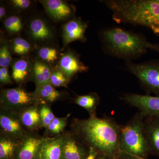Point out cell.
Wrapping results in <instances>:
<instances>
[{
    "instance_id": "obj_1",
    "label": "cell",
    "mask_w": 159,
    "mask_h": 159,
    "mask_svg": "<svg viewBox=\"0 0 159 159\" xmlns=\"http://www.w3.org/2000/svg\"><path fill=\"white\" fill-rule=\"evenodd\" d=\"M71 131L87 147L90 153L107 159L119 157L120 126L109 117H90L74 119L71 122Z\"/></svg>"
},
{
    "instance_id": "obj_2",
    "label": "cell",
    "mask_w": 159,
    "mask_h": 159,
    "mask_svg": "<svg viewBox=\"0 0 159 159\" xmlns=\"http://www.w3.org/2000/svg\"><path fill=\"white\" fill-rule=\"evenodd\" d=\"M99 38L106 54L125 62L142 57L149 50V42L143 34L119 27L103 29Z\"/></svg>"
},
{
    "instance_id": "obj_3",
    "label": "cell",
    "mask_w": 159,
    "mask_h": 159,
    "mask_svg": "<svg viewBox=\"0 0 159 159\" xmlns=\"http://www.w3.org/2000/svg\"><path fill=\"white\" fill-rule=\"evenodd\" d=\"M114 13L118 24L144 26L159 34V0H117Z\"/></svg>"
},
{
    "instance_id": "obj_4",
    "label": "cell",
    "mask_w": 159,
    "mask_h": 159,
    "mask_svg": "<svg viewBox=\"0 0 159 159\" xmlns=\"http://www.w3.org/2000/svg\"><path fill=\"white\" fill-rule=\"evenodd\" d=\"M144 118L137 113L126 125L120 126L119 157L145 159L150 154L144 132Z\"/></svg>"
},
{
    "instance_id": "obj_5",
    "label": "cell",
    "mask_w": 159,
    "mask_h": 159,
    "mask_svg": "<svg viewBox=\"0 0 159 159\" xmlns=\"http://www.w3.org/2000/svg\"><path fill=\"white\" fill-rule=\"evenodd\" d=\"M43 104L34 92L26 90L22 86L1 89V108L19 113L24 109Z\"/></svg>"
},
{
    "instance_id": "obj_6",
    "label": "cell",
    "mask_w": 159,
    "mask_h": 159,
    "mask_svg": "<svg viewBox=\"0 0 159 159\" xmlns=\"http://www.w3.org/2000/svg\"><path fill=\"white\" fill-rule=\"evenodd\" d=\"M28 39L35 48L54 43L57 32L54 26L43 16H33L25 22V26Z\"/></svg>"
},
{
    "instance_id": "obj_7",
    "label": "cell",
    "mask_w": 159,
    "mask_h": 159,
    "mask_svg": "<svg viewBox=\"0 0 159 159\" xmlns=\"http://www.w3.org/2000/svg\"><path fill=\"white\" fill-rule=\"evenodd\" d=\"M125 66L127 70L139 79L146 92L159 96V60L139 64L126 61Z\"/></svg>"
},
{
    "instance_id": "obj_8",
    "label": "cell",
    "mask_w": 159,
    "mask_h": 159,
    "mask_svg": "<svg viewBox=\"0 0 159 159\" xmlns=\"http://www.w3.org/2000/svg\"><path fill=\"white\" fill-rule=\"evenodd\" d=\"M121 99L129 105L139 109L140 113L145 118L159 117V96L126 93Z\"/></svg>"
},
{
    "instance_id": "obj_9",
    "label": "cell",
    "mask_w": 159,
    "mask_h": 159,
    "mask_svg": "<svg viewBox=\"0 0 159 159\" xmlns=\"http://www.w3.org/2000/svg\"><path fill=\"white\" fill-rule=\"evenodd\" d=\"M46 14L55 23L66 22L75 16L76 8L74 5L62 0H41Z\"/></svg>"
},
{
    "instance_id": "obj_10",
    "label": "cell",
    "mask_w": 159,
    "mask_h": 159,
    "mask_svg": "<svg viewBox=\"0 0 159 159\" xmlns=\"http://www.w3.org/2000/svg\"><path fill=\"white\" fill-rule=\"evenodd\" d=\"M87 23L80 17L75 16L63 25L61 30L62 38V51L65 50L69 44L74 41L84 43L87 41L86 32L88 29Z\"/></svg>"
},
{
    "instance_id": "obj_11",
    "label": "cell",
    "mask_w": 159,
    "mask_h": 159,
    "mask_svg": "<svg viewBox=\"0 0 159 159\" xmlns=\"http://www.w3.org/2000/svg\"><path fill=\"white\" fill-rule=\"evenodd\" d=\"M1 133L22 140L29 132L23 126L18 114L11 111L0 109Z\"/></svg>"
},
{
    "instance_id": "obj_12",
    "label": "cell",
    "mask_w": 159,
    "mask_h": 159,
    "mask_svg": "<svg viewBox=\"0 0 159 159\" xmlns=\"http://www.w3.org/2000/svg\"><path fill=\"white\" fill-rule=\"evenodd\" d=\"M57 67L70 81L76 74L89 70V67L80 60L79 54L70 49L63 52Z\"/></svg>"
},
{
    "instance_id": "obj_13",
    "label": "cell",
    "mask_w": 159,
    "mask_h": 159,
    "mask_svg": "<svg viewBox=\"0 0 159 159\" xmlns=\"http://www.w3.org/2000/svg\"><path fill=\"white\" fill-rule=\"evenodd\" d=\"M63 136V159H87L89 150L72 131H65Z\"/></svg>"
},
{
    "instance_id": "obj_14",
    "label": "cell",
    "mask_w": 159,
    "mask_h": 159,
    "mask_svg": "<svg viewBox=\"0 0 159 159\" xmlns=\"http://www.w3.org/2000/svg\"><path fill=\"white\" fill-rule=\"evenodd\" d=\"M46 138L29 132L22 140L15 159H37L41 145Z\"/></svg>"
},
{
    "instance_id": "obj_15",
    "label": "cell",
    "mask_w": 159,
    "mask_h": 159,
    "mask_svg": "<svg viewBox=\"0 0 159 159\" xmlns=\"http://www.w3.org/2000/svg\"><path fill=\"white\" fill-rule=\"evenodd\" d=\"M10 66L11 78L19 86L31 81L33 68V61L31 56L12 59Z\"/></svg>"
},
{
    "instance_id": "obj_16",
    "label": "cell",
    "mask_w": 159,
    "mask_h": 159,
    "mask_svg": "<svg viewBox=\"0 0 159 159\" xmlns=\"http://www.w3.org/2000/svg\"><path fill=\"white\" fill-rule=\"evenodd\" d=\"M63 134L47 137L41 145L37 159H63Z\"/></svg>"
},
{
    "instance_id": "obj_17",
    "label": "cell",
    "mask_w": 159,
    "mask_h": 159,
    "mask_svg": "<svg viewBox=\"0 0 159 159\" xmlns=\"http://www.w3.org/2000/svg\"><path fill=\"white\" fill-rule=\"evenodd\" d=\"M144 132L149 153L159 157V117L145 118Z\"/></svg>"
},
{
    "instance_id": "obj_18",
    "label": "cell",
    "mask_w": 159,
    "mask_h": 159,
    "mask_svg": "<svg viewBox=\"0 0 159 159\" xmlns=\"http://www.w3.org/2000/svg\"><path fill=\"white\" fill-rule=\"evenodd\" d=\"M32 57L45 63L53 67L57 66L63 52L59 46L56 44H51L36 48Z\"/></svg>"
},
{
    "instance_id": "obj_19",
    "label": "cell",
    "mask_w": 159,
    "mask_h": 159,
    "mask_svg": "<svg viewBox=\"0 0 159 159\" xmlns=\"http://www.w3.org/2000/svg\"><path fill=\"white\" fill-rule=\"evenodd\" d=\"M18 114L23 126L28 131L35 133L43 127L40 115L39 105L27 107Z\"/></svg>"
},
{
    "instance_id": "obj_20",
    "label": "cell",
    "mask_w": 159,
    "mask_h": 159,
    "mask_svg": "<svg viewBox=\"0 0 159 159\" xmlns=\"http://www.w3.org/2000/svg\"><path fill=\"white\" fill-rule=\"evenodd\" d=\"M31 57L33 61V68L31 81L34 82L36 86L50 84V77L54 68Z\"/></svg>"
},
{
    "instance_id": "obj_21",
    "label": "cell",
    "mask_w": 159,
    "mask_h": 159,
    "mask_svg": "<svg viewBox=\"0 0 159 159\" xmlns=\"http://www.w3.org/2000/svg\"><path fill=\"white\" fill-rule=\"evenodd\" d=\"M34 93L43 104L50 106L56 101L64 99L67 95L64 92L57 90L50 84L36 86Z\"/></svg>"
},
{
    "instance_id": "obj_22",
    "label": "cell",
    "mask_w": 159,
    "mask_h": 159,
    "mask_svg": "<svg viewBox=\"0 0 159 159\" xmlns=\"http://www.w3.org/2000/svg\"><path fill=\"white\" fill-rule=\"evenodd\" d=\"M22 140L0 134V159H15Z\"/></svg>"
},
{
    "instance_id": "obj_23",
    "label": "cell",
    "mask_w": 159,
    "mask_h": 159,
    "mask_svg": "<svg viewBox=\"0 0 159 159\" xmlns=\"http://www.w3.org/2000/svg\"><path fill=\"white\" fill-rule=\"evenodd\" d=\"M9 42L12 54L19 57H30L35 49L29 39L20 35L11 38Z\"/></svg>"
},
{
    "instance_id": "obj_24",
    "label": "cell",
    "mask_w": 159,
    "mask_h": 159,
    "mask_svg": "<svg viewBox=\"0 0 159 159\" xmlns=\"http://www.w3.org/2000/svg\"><path fill=\"white\" fill-rule=\"evenodd\" d=\"M2 22L5 32L11 38L19 36L25 26L22 16L15 13L10 15Z\"/></svg>"
},
{
    "instance_id": "obj_25",
    "label": "cell",
    "mask_w": 159,
    "mask_h": 159,
    "mask_svg": "<svg viewBox=\"0 0 159 159\" xmlns=\"http://www.w3.org/2000/svg\"><path fill=\"white\" fill-rule=\"evenodd\" d=\"M100 101V97L96 93H91L83 96H77L74 99V103L85 109L90 117L96 116V110Z\"/></svg>"
},
{
    "instance_id": "obj_26",
    "label": "cell",
    "mask_w": 159,
    "mask_h": 159,
    "mask_svg": "<svg viewBox=\"0 0 159 159\" xmlns=\"http://www.w3.org/2000/svg\"><path fill=\"white\" fill-rule=\"evenodd\" d=\"M12 52H11L9 39L3 36H1L0 45V67L9 68L11 66L12 61Z\"/></svg>"
},
{
    "instance_id": "obj_27",
    "label": "cell",
    "mask_w": 159,
    "mask_h": 159,
    "mask_svg": "<svg viewBox=\"0 0 159 159\" xmlns=\"http://www.w3.org/2000/svg\"><path fill=\"white\" fill-rule=\"evenodd\" d=\"M68 116L64 118L55 117L49 126L45 129L47 135L51 137L57 136L61 134L65 131L67 124Z\"/></svg>"
},
{
    "instance_id": "obj_28",
    "label": "cell",
    "mask_w": 159,
    "mask_h": 159,
    "mask_svg": "<svg viewBox=\"0 0 159 159\" xmlns=\"http://www.w3.org/2000/svg\"><path fill=\"white\" fill-rule=\"evenodd\" d=\"M6 3L15 14L20 15L30 11L34 6V1L30 0H9L6 1Z\"/></svg>"
},
{
    "instance_id": "obj_29",
    "label": "cell",
    "mask_w": 159,
    "mask_h": 159,
    "mask_svg": "<svg viewBox=\"0 0 159 159\" xmlns=\"http://www.w3.org/2000/svg\"><path fill=\"white\" fill-rule=\"evenodd\" d=\"M70 81L64 74L57 67L54 68L50 77V84L54 88L64 87H67Z\"/></svg>"
},
{
    "instance_id": "obj_30",
    "label": "cell",
    "mask_w": 159,
    "mask_h": 159,
    "mask_svg": "<svg viewBox=\"0 0 159 159\" xmlns=\"http://www.w3.org/2000/svg\"><path fill=\"white\" fill-rule=\"evenodd\" d=\"M39 112L41 119L42 127L46 129L55 118L51 111L50 106L46 104L39 105Z\"/></svg>"
},
{
    "instance_id": "obj_31",
    "label": "cell",
    "mask_w": 159,
    "mask_h": 159,
    "mask_svg": "<svg viewBox=\"0 0 159 159\" xmlns=\"http://www.w3.org/2000/svg\"><path fill=\"white\" fill-rule=\"evenodd\" d=\"M12 78L9 75L8 68H0V83L4 85L12 83Z\"/></svg>"
},
{
    "instance_id": "obj_32",
    "label": "cell",
    "mask_w": 159,
    "mask_h": 159,
    "mask_svg": "<svg viewBox=\"0 0 159 159\" xmlns=\"http://www.w3.org/2000/svg\"><path fill=\"white\" fill-rule=\"evenodd\" d=\"M9 7L8 5L4 4L3 2H1L0 6V20L3 21L6 18L10 15L9 14Z\"/></svg>"
},
{
    "instance_id": "obj_33",
    "label": "cell",
    "mask_w": 159,
    "mask_h": 159,
    "mask_svg": "<svg viewBox=\"0 0 159 159\" xmlns=\"http://www.w3.org/2000/svg\"><path fill=\"white\" fill-rule=\"evenodd\" d=\"M148 49L152 50L159 54V43H152L149 42L148 44Z\"/></svg>"
},
{
    "instance_id": "obj_34",
    "label": "cell",
    "mask_w": 159,
    "mask_h": 159,
    "mask_svg": "<svg viewBox=\"0 0 159 159\" xmlns=\"http://www.w3.org/2000/svg\"><path fill=\"white\" fill-rule=\"evenodd\" d=\"M94 159H107L105 157H101L98 158H94Z\"/></svg>"
},
{
    "instance_id": "obj_35",
    "label": "cell",
    "mask_w": 159,
    "mask_h": 159,
    "mask_svg": "<svg viewBox=\"0 0 159 159\" xmlns=\"http://www.w3.org/2000/svg\"><path fill=\"white\" fill-rule=\"evenodd\" d=\"M129 159H145L142 158H134Z\"/></svg>"
}]
</instances>
